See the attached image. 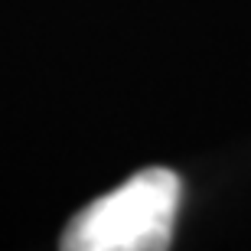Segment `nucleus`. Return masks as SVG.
<instances>
[{
  "mask_svg": "<svg viewBox=\"0 0 251 251\" xmlns=\"http://www.w3.org/2000/svg\"><path fill=\"white\" fill-rule=\"evenodd\" d=\"M183 202L173 170H144L75 215L62 248L75 251H157L170 245Z\"/></svg>",
  "mask_w": 251,
  "mask_h": 251,
  "instance_id": "f257e3e1",
  "label": "nucleus"
}]
</instances>
